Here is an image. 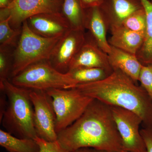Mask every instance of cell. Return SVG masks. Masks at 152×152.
<instances>
[{
    "instance_id": "1",
    "label": "cell",
    "mask_w": 152,
    "mask_h": 152,
    "mask_svg": "<svg viewBox=\"0 0 152 152\" xmlns=\"http://www.w3.org/2000/svg\"><path fill=\"white\" fill-rule=\"evenodd\" d=\"M57 141L70 152L84 148L125 152L110 106L95 99L77 120L57 134Z\"/></svg>"
},
{
    "instance_id": "2",
    "label": "cell",
    "mask_w": 152,
    "mask_h": 152,
    "mask_svg": "<svg viewBox=\"0 0 152 152\" xmlns=\"http://www.w3.org/2000/svg\"><path fill=\"white\" fill-rule=\"evenodd\" d=\"M74 88L88 96L110 106L134 112L142 118L146 127L152 128V100L141 86L118 69L105 78L81 84Z\"/></svg>"
},
{
    "instance_id": "3",
    "label": "cell",
    "mask_w": 152,
    "mask_h": 152,
    "mask_svg": "<svg viewBox=\"0 0 152 152\" xmlns=\"http://www.w3.org/2000/svg\"><path fill=\"white\" fill-rule=\"evenodd\" d=\"M0 90L4 91L7 99L5 111L0 120L6 132L20 138L35 139L38 136L31 89L17 86L7 80L0 83Z\"/></svg>"
},
{
    "instance_id": "4",
    "label": "cell",
    "mask_w": 152,
    "mask_h": 152,
    "mask_svg": "<svg viewBox=\"0 0 152 152\" xmlns=\"http://www.w3.org/2000/svg\"><path fill=\"white\" fill-rule=\"evenodd\" d=\"M21 30L13 55L11 78L33 64L49 61L61 37L48 38L38 35L31 30L26 20L23 23Z\"/></svg>"
},
{
    "instance_id": "5",
    "label": "cell",
    "mask_w": 152,
    "mask_h": 152,
    "mask_svg": "<svg viewBox=\"0 0 152 152\" xmlns=\"http://www.w3.org/2000/svg\"><path fill=\"white\" fill-rule=\"evenodd\" d=\"M10 80L17 86L41 91L52 88L68 89L77 86L69 72H59L49 61H42L29 66Z\"/></svg>"
},
{
    "instance_id": "6",
    "label": "cell",
    "mask_w": 152,
    "mask_h": 152,
    "mask_svg": "<svg viewBox=\"0 0 152 152\" xmlns=\"http://www.w3.org/2000/svg\"><path fill=\"white\" fill-rule=\"evenodd\" d=\"M46 91L52 99L57 134L77 120L94 99L76 88H52Z\"/></svg>"
},
{
    "instance_id": "7",
    "label": "cell",
    "mask_w": 152,
    "mask_h": 152,
    "mask_svg": "<svg viewBox=\"0 0 152 152\" xmlns=\"http://www.w3.org/2000/svg\"><path fill=\"white\" fill-rule=\"evenodd\" d=\"M63 0H14L6 9H0V19L9 18L11 26L20 28L23 23L38 14L61 12Z\"/></svg>"
},
{
    "instance_id": "8",
    "label": "cell",
    "mask_w": 152,
    "mask_h": 152,
    "mask_svg": "<svg viewBox=\"0 0 152 152\" xmlns=\"http://www.w3.org/2000/svg\"><path fill=\"white\" fill-rule=\"evenodd\" d=\"M117 129L122 140L125 152H146L140 126L143 123L137 114L126 109L110 106Z\"/></svg>"
},
{
    "instance_id": "9",
    "label": "cell",
    "mask_w": 152,
    "mask_h": 152,
    "mask_svg": "<svg viewBox=\"0 0 152 152\" xmlns=\"http://www.w3.org/2000/svg\"><path fill=\"white\" fill-rule=\"evenodd\" d=\"M34 121L37 136L48 142L57 141L56 115L51 98L46 91L31 90Z\"/></svg>"
},
{
    "instance_id": "10",
    "label": "cell",
    "mask_w": 152,
    "mask_h": 152,
    "mask_svg": "<svg viewBox=\"0 0 152 152\" xmlns=\"http://www.w3.org/2000/svg\"><path fill=\"white\" fill-rule=\"evenodd\" d=\"M84 31L70 29L61 37L50 58L49 62L59 72L66 73L71 62L86 39Z\"/></svg>"
},
{
    "instance_id": "11",
    "label": "cell",
    "mask_w": 152,
    "mask_h": 152,
    "mask_svg": "<svg viewBox=\"0 0 152 152\" xmlns=\"http://www.w3.org/2000/svg\"><path fill=\"white\" fill-rule=\"evenodd\" d=\"M26 21L32 31L44 37H61L71 29L69 23L61 12L38 14Z\"/></svg>"
},
{
    "instance_id": "12",
    "label": "cell",
    "mask_w": 152,
    "mask_h": 152,
    "mask_svg": "<svg viewBox=\"0 0 152 152\" xmlns=\"http://www.w3.org/2000/svg\"><path fill=\"white\" fill-rule=\"evenodd\" d=\"M79 67L102 68L113 71L107 54L99 47L91 37H86L85 42L71 62L69 71Z\"/></svg>"
},
{
    "instance_id": "13",
    "label": "cell",
    "mask_w": 152,
    "mask_h": 152,
    "mask_svg": "<svg viewBox=\"0 0 152 152\" xmlns=\"http://www.w3.org/2000/svg\"><path fill=\"white\" fill-rule=\"evenodd\" d=\"M85 29L89 31L91 37L104 52L108 54L111 47L107 39L110 26L100 7L85 10Z\"/></svg>"
},
{
    "instance_id": "14",
    "label": "cell",
    "mask_w": 152,
    "mask_h": 152,
    "mask_svg": "<svg viewBox=\"0 0 152 152\" xmlns=\"http://www.w3.org/2000/svg\"><path fill=\"white\" fill-rule=\"evenodd\" d=\"M100 7L110 27L121 25L125 19L143 6L141 0H104Z\"/></svg>"
},
{
    "instance_id": "15",
    "label": "cell",
    "mask_w": 152,
    "mask_h": 152,
    "mask_svg": "<svg viewBox=\"0 0 152 152\" xmlns=\"http://www.w3.org/2000/svg\"><path fill=\"white\" fill-rule=\"evenodd\" d=\"M111 36L108 40L112 46L137 55L143 43L145 35L133 31L122 25L110 27Z\"/></svg>"
},
{
    "instance_id": "16",
    "label": "cell",
    "mask_w": 152,
    "mask_h": 152,
    "mask_svg": "<svg viewBox=\"0 0 152 152\" xmlns=\"http://www.w3.org/2000/svg\"><path fill=\"white\" fill-rule=\"evenodd\" d=\"M111 47L110 51L107 54L109 63L113 69L120 70L137 83L142 64L137 56Z\"/></svg>"
},
{
    "instance_id": "17",
    "label": "cell",
    "mask_w": 152,
    "mask_h": 152,
    "mask_svg": "<svg viewBox=\"0 0 152 152\" xmlns=\"http://www.w3.org/2000/svg\"><path fill=\"white\" fill-rule=\"evenodd\" d=\"M0 145L9 152H39V146L35 139L17 137L0 130Z\"/></svg>"
},
{
    "instance_id": "18",
    "label": "cell",
    "mask_w": 152,
    "mask_h": 152,
    "mask_svg": "<svg viewBox=\"0 0 152 152\" xmlns=\"http://www.w3.org/2000/svg\"><path fill=\"white\" fill-rule=\"evenodd\" d=\"M61 12L71 29L84 31L86 11L80 0H63Z\"/></svg>"
},
{
    "instance_id": "19",
    "label": "cell",
    "mask_w": 152,
    "mask_h": 152,
    "mask_svg": "<svg viewBox=\"0 0 152 152\" xmlns=\"http://www.w3.org/2000/svg\"><path fill=\"white\" fill-rule=\"evenodd\" d=\"M146 15L147 25L145 39L137 56L142 64H152V3L149 0H141Z\"/></svg>"
},
{
    "instance_id": "20",
    "label": "cell",
    "mask_w": 152,
    "mask_h": 152,
    "mask_svg": "<svg viewBox=\"0 0 152 152\" xmlns=\"http://www.w3.org/2000/svg\"><path fill=\"white\" fill-rule=\"evenodd\" d=\"M113 71L102 68L79 67L69 70L67 72L77 85L101 80L107 77Z\"/></svg>"
},
{
    "instance_id": "21",
    "label": "cell",
    "mask_w": 152,
    "mask_h": 152,
    "mask_svg": "<svg viewBox=\"0 0 152 152\" xmlns=\"http://www.w3.org/2000/svg\"><path fill=\"white\" fill-rule=\"evenodd\" d=\"M10 20L9 18L0 19V47L15 45L20 36L21 28H14L11 26Z\"/></svg>"
},
{
    "instance_id": "22",
    "label": "cell",
    "mask_w": 152,
    "mask_h": 152,
    "mask_svg": "<svg viewBox=\"0 0 152 152\" xmlns=\"http://www.w3.org/2000/svg\"><path fill=\"white\" fill-rule=\"evenodd\" d=\"M121 25L131 31L142 34L145 36L147 20L146 15L143 7L125 19Z\"/></svg>"
},
{
    "instance_id": "23",
    "label": "cell",
    "mask_w": 152,
    "mask_h": 152,
    "mask_svg": "<svg viewBox=\"0 0 152 152\" xmlns=\"http://www.w3.org/2000/svg\"><path fill=\"white\" fill-rule=\"evenodd\" d=\"M12 63L9 47H0V83L9 80Z\"/></svg>"
},
{
    "instance_id": "24",
    "label": "cell",
    "mask_w": 152,
    "mask_h": 152,
    "mask_svg": "<svg viewBox=\"0 0 152 152\" xmlns=\"http://www.w3.org/2000/svg\"><path fill=\"white\" fill-rule=\"evenodd\" d=\"M138 81L152 100V64H142Z\"/></svg>"
},
{
    "instance_id": "25",
    "label": "cell",
    "mask_w": 152,
    "mask_h": 152,
    "mask_svg": "<svg viewBox=\"0 0 152 152\" xmlns=\"http://www.w3.org/2000/svg\"><path fill=\"white\" fill-rule=\"evenodd\" d=\"M39 146V152H70L61 146L58 142H48L37 137L35 139Z\"/></svg>"
},
{
    "instance_id": "26",
    "label": "cell",
    "mask_w": 152,
    "mask_h": 152,
    "mask_svg": "<svg viewBox=\"0 0 152 152\" xmlns=\"http://www.w3.org/2000/svg\"><path fill=\"white\" fill-rule=\"evenodd\" d=\"M145 145L146 152H152V128L146 127L140 130Z\"/></svg>"
},
{
    "instance_id": "27",
    "label": "cell",
    "mask_w": 152,
    "mask_h": 152,
    "mask_svg": "<svg viewBox=\"0 0 152 152\" xmlns=\"http://www.w3.org/2000/svg\"><path fill=\"white\" fill-rule=\"evenodd\" d=\"M82 7L85 10L96 7H100L104 0H80Z\"/></svg>"
},
{
    "instance_id": "28",
    "label": "cell",
    "mask_w": 152,
    "mask_h": 152,
    "mask_svg": "<svg viewBox=\"0 0 152 152\" xmlns=\"http://www.w3.org/2000/svg\"><path fill=\"white\" fill-rule=\"evenodd\" d=\"M7 103V99L5 93L3 90H1L0 97V120L2 118L4 113L5 111Z\"/></svg>"
},
{
    "instance_id": "29",
    "label": "cell",
    "mask_w": 152,
    "mask_h": 152,
    "mask_svg": "<svg viewBox=\"0 0 152 152\" xmlns=\"http://www.w3.org/2000/svg\"><path fill=\"white\" fill-rule=\"evenodd\" d=\"M73 152H106L100 150L96 149L91 148H81L79 149L76 150Z\"/></svg>"
},
{
    "instance_id": "30",
    "label": "cell",
    "mask_w": 152,
    "mask_h": 152,
    "mask_svg": "<svg viewBox=\"0 0 152 152\" xmlns=\"http://www.w3.org/2000/svg\"><path fill=\"white\" fill-rule=\"evenodd\" d=\"M13 1L14 0H0V9L7 8Z\"/></svg>"
},
{
    "instance_id": "31",
    "label": "cell",
    "mask_w": 152,
    "mask_h": 152,
    "mask_svg": "<svg viewBox=\"0 0 152 152\" xmlns=\"http://www.w3.org/2000/svg\"><path fill=\"white\" fill-rule=\"evenodd\" d=\"M151 3H152V0H149Z\"/></svg>"
},
{
    "instance_id": "32",
    "label": "cell",
    "mask_w": 152,
    "mask_h": 152,
    "mask_svg": "<svg viewBox=\"0 0 152 152\" xmlns=\"http://www.w3.org/2000/svg\"></svg>"
}]
</instances>
